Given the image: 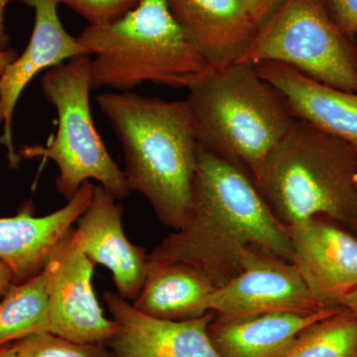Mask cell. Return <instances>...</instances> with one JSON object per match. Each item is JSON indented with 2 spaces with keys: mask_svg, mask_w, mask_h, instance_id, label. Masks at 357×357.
<instances>
[{
  "mask_svg": "<svg viewBox=\"0 0 357 357\" xmlns=\"http://www.w3.org/2000/svg\"><path fill=\"white\" fill-rule=\"evenodd\" d=\"M252 248L292 262L287 227L272 215L255 182L199 146L190 217L152 250L148 271L187 263L220 288L241 273L244 253Z\"/></svg>",
  "mask_w": 357,
  "mask_h": 357,
  "instance_id": "cell-1",
  "label": "cell"
},
{
  "mask_svg": "<svg viewBox=\"0 0 357 357\" xmlns=\"http://www.w3.org/2000/svg\"><path fill=\"white\" fill-rule=\"evenodd\" d=\"M96 102L121 141L130 192L147 199L162 225L182 229L191 213L199 149L185 100L119 91L102 93Z\"/></svg>",
  "mask_w": 357,
  "mask_h": 357,
  "instance_id": "cell-2",
  "label": "cell"
},
{
  "mask_svg": "<svg viewBox=\"0 0 357 357\" xmlns=\"http://www.w3.org/2000/svg\"><path fill=\"white\" fill-rule=\"evenodd\" d=\"M188 91L185 102L199 146L253 182L297 121L283 96L249 63L211 68Z\"/></svg>",
  "mask_w": 357,
  "mask_h": 357,
  "instance_id": "cell-3",
  "label": "cell"
},
{
  "mask_svg": "<svg viewBox=\"0 0 357 357\" xmlns=\"http://www.w3.org/2000/svg\"><path fill=\"white\" fill-rule=\"evenodd\" d=\"M272 215L291 227L326 215L354 230L357 154L344 140L297 119L255 181Z\"/></svg>",
  "mask_w": 357,
  "mask_h": 357,
  "instance_id": "cell-4",
  "label": "cell"
},
{
  "mask_svg": "<svg viewBox=\"0 0 357 357\" xmlns=\"http://www.w3.org/2000/svg\"><path fill=\"white\" fill-rule=\"evenodd\" d=\"M77 38L95 55L93 89L122 93L147 82L188 89L211 69L174 20L167 0H141L121 20L89 25Z\"/></svg>",
  "mask_w": 357,
  "mask_h": 357,
  "instance_id": "cell-5",
  "label": "cell"
},
{
  "mask_svg": "<svg viewBox=\"0 0 357 357\" xmlns=\"http://www.w3.org/2000/svg\"><path fill=\"white\" fill-rule=\"evenodd\" d=\"M41 86L57 112V133L47 146L21 148L20 158L52 160L59 170L56 190L67 201L91 180L115 199L128 198L130 190L123 170L110 156L91 116V56H79L51 68L42 77Z\"/></svg>",
  "mask_w": 357,
  "mask_h": 357,
  "instance_id": "cell-6",
  "label": "cell"
},
{
  "mask_svg": "<svg viewBox=\"0 0 357 357\" xmlns=\"http://www.w3.org/2000/svg\"><path fill=\"white\" fill-rule=\"evenodd\" d=\"M287 65L319 83L357 93V44L321 0H284L258 27L236 63Z\"/></svg>",
  "mask_w": 357,
  "mask_h": 357,
  "instance_id": "cell-7",
  "label": "cell"
},
{
  "mask_svg": "<svg viewBox=\"0 0 357 357\" xmlns=\"http://www.w3.org/2000/svg\"><path fill=\"white\" fill-rule=\"evenodd\" d=\"M93 266L72 227L44 269L50 312L49 333L72 342L107 344L116 332V323L103 314L96 299L91 283Z\"/></svg>",
  "mask_w": 357,
  "mask_h": 357,
  "instance_id": "cell-8",
  "label": "cell"
},
{
  "mask_svg": "<svg viewBox=\"0 0 357 357\" xmlns=\"http://www.w3.org/2000/svg\"><path fill=\"white\" fill-rule=\"evenodd\" d=\"M323 309L293 262L255 248L244 253L241 273L217 288L208 301L210 311L225 316L312 314Z\"/></svg>",
  "mask_w": 357,
  "mask_h": 357,
  "instance_id": "cell-9",
  "label": "cell"
},
{
  "mask_svg": "<svg viewBox=\"0 0 357 357\" xmlns=\"http://www.w3.org/2000/svg\"><path fill=\"white\" fill-rule=\"evenodd\" d=\"M287 229L293 264L312 297L324 307H342L357 288L356 234L326 215Z\"/></svg>",
  "mask_w": 357,
  "mask_h": 357,
  "instance_id": "cell-10",
  "label": "cell"
},
{
  "mask_svg": "<svg viewBox=\"0 0 357 357\" xmlns=\"http://www.w3.org/2000/svg\"><path fill=\"white\" fill-rule=\"evenodd\" d=\"M20 1L34 9L32 36L22 55L18 56L0 76V123H3L0 142L6 148L11 168H16L21 159L13 143L14 110L27 84L41 70H48L79 56H91L61 22L58 0Z\"/></svg>",
  "mask_w": 357,
  "mask_h": 357,
  "instance_id": "cell-11",
  "label": "cell"
},
{
  "mask_svg": "<svg viewBox=\"0 0 357 357\" xmlns=\"http://www.w3.org/2000/svg\"><path fill=\"white\" fill-rule=\"evenodd\" d=\"M103 300L117 326L107 342L115 357H220L208 335L213 312L189 321H169L137 311L112 291Z\"/></svg>",
  "mask_w": 357,
  "mask_h": 357,
  "instance_id": "cell-12",
  "label": "cell"
},
{
  "mask_svg": "<svg viewBox=\"0 0 357 357\" xmlns=\"http://www.w3.org/2000/svg\"><path fill=\"white\" fill-rule=\"evenodd\" d=\"M123 206L100 185H95L93 199L75 229L79 245L93 264L112 272L116 293L133 302L148 275L146 248L128 241L122 227Z\"/></svg>",
  "mask_w": 357,
  "mask_h": 357,
  "instance_id": "cell-13",
  "label": "cell"
},
{
  "mask_svg": "<svg viewBox=\"0 0 357 357\" xmlns=\"http://www.w3.org/2000/svg\"><path fill=\"white\" fill-rule=\"evenodd\" d=\"M95 185L88 181L60 210L35 217L30 206L11 218H0V260L20 284L43 272L61 239L88 208Z\"/></svg>",
  "mask_w": 357,
  "mask_h": 357,
  "instance_id": "cell-14",
  "label": "cell"
},
{
  "mask_svg": "<svg viewBox=\"0 0 357 357\" xmlns=\"http://www.w3.org/2000/svg\"><path fill=\"white\" fill-rule=\"evenodd\" d=\"M174 20L213 69L236 63L258 26L243 0H167Z\"/></svg>",
  "mask_w": 357,
  "mask_h": 357,
  "instance_id": "cell-15",
  "label": "cell"
},
{
  "mask_svg": "<svg viewBox=\"0 0 357 357\" xmlns=\"http://www.w3.org/2000/svg\"><path fill=\"white\" fill-rule=\"evenodd\" d=\"M287 102L294 116L344 140L357 154V93L326 86L287 65H255Z\"/></svg>",
  "mask_w": 357,
  "mask_h": 357,
  "instance_id": "cell-16",
  "label": "cell"
},
{
  "mask_svg": "<svg viewBox=\"0 0 357 357\" xmlns=\"http://www.w3.org/2000/svg\"><path fill=\"white\" fill-rule=\"evenodd\" d=\"M340 307H326L312 314L225 316L213 312L208 335L220 357H286L307 328Z\"/></svg>",
  "mask_w": 357,
  "mask_h": 357,
  "instance_id": "cell-17",
  "label": "cell"
},
{
  "mask_svg": "<svg viewBox=\"0 0 357 357\" xmlns=\"http://www.w3.org/2000/svg\"><path fill=\"white\" fill-rule=\"evenodd\" d=\"M217 288L198 268L170 263L148 271L142 290L131 304L154 318L189 321L210 312L208 301Z\"/></svg>",
  "mask_w": 357,
  "mask_h": 357,
  "instance_id": "cell-18",
  "label": "cell"
},
{
  "mask_svg": "<svg viewBox=\"0 0 357 357\" xmlns=\"http://www.w3.org/2000/svg\"><path fill=\"white\" fill-rule=\"evenodd\" d=\"M0 301V347L28 337L32 333L49 332L47 275L20 284H11Z\"/></svg>",
  "mask_w": 357,
  "mask_h": 357,
  "instance_id": "cell-19",
  "label": "cell"
},
{
  "mask_svg": "<svg viewBox=\"0 0 357 357\" xmlns=\"http://www.w3.org/2000/svg\"><path fill=\"white\" fill-rule=\"evenodd\" d=\"M286 357H357V314L342 307L314 321Z\"/></svg>",
  "mask_w": 357,
  "mask_h": 357,
  "instance_id": "cell-20",
  "label": "cell"
},
{
  "mask_svg": "<svg viewBox=\"0 0 357 357\" xmlns=\"http://www.w3.org/2000/svg\"><path fill=\"white\" fill-rule=\"evenodd\" d=\"M13 349L15 357H115L107 344L72 342L49 332L21 338Z\"/></svg>",
  "mask_w": 357,
  "mask_h": 357,
  "instance_id": "cell-21",
  "label": "cell"
},
{
  "mask_svg": "<svg viewBox=\"0 0 357 357\" xmlns=\"http://www.w3.org/2000/svg\"><path fill=\"white\" fill-rule=\"evenodd\" d=\"M141 0H58L88 20L89 25L107 24L121 20Z\"/></svg>",
  "mask_w": 357,
  "mask_h": 357,
  "instance_id": "cell-22",
  "label": "cell"
},
{
  "mask_svg": "<svg viewBox=\"0 0 357 357\" xmlns=\"http://www.w3.org/2000/svg\"><path fill=\"white\" fill-rule=\"evenodd\" d=\"M326 13L345 36L357 34V0H321Z\"/></svg>",
  "mask_w": 357,
  "mask_h": 357,
  "instance_id": "cell-23",
  "label": "cell"
},
{
  "mask_svg": "<svg viewBox=\"0 0 357 357\" xmlns=\"http://www.w3.org/2000/svg\"><path fill=\"white\" fill-rule=\"evenodd\" d=\"M258 27L276 10L284 0H243Z\"/></svg>",
  "mask_w": 357,
  "mask_h": 357,
  "instance_id": "cell-24",
  "label": "cell"
},
{
  "mask_svg": "<svg viewBox=\"0 0 357 357\" xmlns=\"http://www.w3.org/2000/svg\"><path fill=\"white\" fill-rule=\"evenodd\" d=\"M13 0H0V50H7L9 46V37L4 24V14L9 2Z\"/></svg>",
  "mask_w": 357,
  "mask_h": 357,
  "instance_id": "cell-25",
  "label": "cell"
},
{
  "mask_svg": "<svg viewBox=\"0 0 357 357\" xmlns=\"http://www.w3.org/2000/svg\"><path fill=\"white\" fill-rule=\"evenodd\" d=\"M13 283V272L6 263L0 260V298Z\"/></svg>",
  "mask_w": 357,
  "mask_h": 357,
  "instance_id": "cell-26",
  "label": "cell"
},
{
  "mask_svg": "<svg viewBox=\"0 0 357 357\" xmlns=\"http://www.w3.org/2000/svg\"><path fill=\"white\" fill-rule=\"evenodd\" d=\"M18 57L17 52L13 49H7V50H0V76L3 74L4 70L11 63L15 61Z\"/></svg>",
  "mask_w": 357,
  "mask_h": 357,
  "instance_id": "cell-27",
  "label": "cell"
},
{
  "mask_svg": "<svg viewBox=\"0 0 357 357\" xmlns=\"http://www.w3.org/2000/svg\"><path fill=\"white\" fill-rule=\"evenodd\" d=\"M342 307L351 310L354 314H357V288L345 296L344 301H342Z\"/></svg>",
  "mask_w": 357,
  "mask_h": 357,
  "instance_id": "cell-28",
  "label": "cell"
},
{
  "mask_svg": "<svg viewBox=\"0 0 357 357\" xmlns=\"http://www.w3.org/2000/svg\"><path fill=\"white\" fill-rule=\"evenodd\" d=\"M0 357H15L14 352L13 342L0 347Z\"/></svg>",
  "mask_w": 357,
  "mask_h": 357,
  "instance_id": "cell-29",
  "label": "cell"
},
{
  "mask_svg": "<svg viewBox=\"0 0 357 357\" xmlns=\"http://www.w3.org/2000/svg\"><path fill=\"white\" fill-rule=\"evenodd\" d=\"M352 231H354L357 236V222L356 223V225H354V230H352Z\"/></svg>",
  "mask_w": 357,
  "mask_h": 357,
  "instance_id": "cell-30",
  "label": "cell"
},
{
  "mask_svg": "<svg viewBox=\"0 0 357 357\" xmlns=\"http://www.w3.org/2000/svg\"><path fill=\"white\" fill-rule=\"evenodd\" d=\"M354 41L356 42V44H357V34L356 35V37H354Z\"/></svg>",
  "mask_w": 357,
  "mask_h": 357,
  "instance_id": "cell-31",
  "label": "cell"
}]
</instances>
